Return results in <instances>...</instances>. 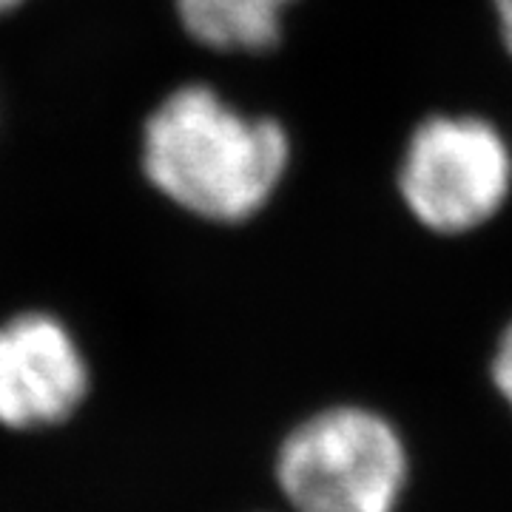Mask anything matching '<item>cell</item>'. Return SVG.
<instances>
[{"instance_id": "cell-1", "label": "cell", "mask_w": 512, "mask_h": 512, "mask_svg": "<svg viewBox=\"0 0 512 512\" xmlns=\"http://www.w3.org/2000/svg\"><path fill=\"white\" fill-rule=\"evenodd\" d=\"M288 165L285 128L242 114L200 83L168 94L143 131L146 177L202 220H251L271 202Z\"/></svg>"}, {"instance_id": "cell-2", "label": "cell", "mask_w": 512, "mask_h": 512, "mask_svg": "<svg viewBox=\"0 0 512 512\" xmlns=\"http://www.w3.org/2000/svg\"><path fill=\"white\" fill-rule=\"evenodd\" d=\"M276 476L296 512H393L407 481V456L382 416L333 407L288 436Z\"/></svg>"}, {"instance_id": "cell-3", "label": "cell", "mask_w": 512, "mask_h": 512, "mask_svg": "<svg viewBox=\"0 0 512 512\" xmlns=\"http://www.w3.org/2000/svg\"><path fill=\"white\" fill-rule=\"evenodd\" d=\"M510 191V143L490 120L433 114L413 128L399 163V197L427 231L470 234L493 220Z\"/></svg>"}, {"instance_id": "cell-4", "label": "cell", "mask_w": 512, "mask_h": 512, "mask_svg": "<svg viewBox=\"0 0 512 512\" xmlns=\"http://www.w3.org/2000/svg\"><path fill=\"white\" fill-rule=\"evenodd\" d=\"M89 373L69 330L46 313L0 325V424L40 427L66 419Z\"/></svg>"}, {"instance_id": "cell-5", "label": "cell", "mask_w": 512, "mask_h": 512, "mask_svg": "<svg viewBox=\"0 0 512 512\" xmlns=\"http://www.w3.org/2000/svg\"><path fill=\"white\" fill-rule=\"evenodd\" d=\"M296 0H177L185 32L217 52H265L282 37Z\"/></svg>"}, {"instance_id": "cell-6", "label": "cell", "mask_w": 512, "mask_h": 512, "mask_svg": "<svg viewBox=\"0 0 512 512\" xmlns=\"http://www.w3.org/2000/svg\"><path fill=\"white\" fill-rule=\"evenodd\" d=\"M493 379L495 387L501 390V396H504L512 407V325L504 330V336H501V342H498V350H495Z\"/></svg>"}, {"instance_id": "cell-7", "label": "cell", "mask_w": 512, "mask_h": 512, "mask_svg": "<svg viewBox=\"0 0 512 512\" xmlns=\"http://www.w3.org/2000/svg\"><path fill=\"white\" fill-rule=\"evenodd\" d=\"M495 20H498V32H501V43L512 57V0H493Z\"/></svg>"}, {"instance_id": "cell-8", "label": "cell", "mask_w": 512, "mask_h": 512, "mask_svg": "<svg viewBox=\"0 0 512 512\" xmlns=\"http://www.w3.org/2000/svg\"><path fill=\"white\" fill-rule=\"evenodd\" d=\"M18 3L20 0H0V15H3V12H9V9H15Z\"/></svg>"}]
</instances>
